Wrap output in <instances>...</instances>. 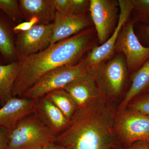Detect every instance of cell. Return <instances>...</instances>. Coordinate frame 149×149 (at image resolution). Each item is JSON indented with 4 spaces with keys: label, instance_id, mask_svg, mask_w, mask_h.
<instances>
[{
    "label": "cell",
    "instance_id": "1",
    "mask_svg": "<svg viewBox=\"0 0 149 149\" xmlns=\"http://www.w3.org/2000/svg\"><path fill=\"white\" fill-rule=\"evenodd\" d=\"M95 29L86 28L69 38L50 45L43 50L19 59V71L13 97L20 98L44 74L56 68L77 64L96 47Z\"/></svg>",
    "mask_w": 149,
    "mask_h": 149
},
{
    "label": "cell",
    "instance_id": "2",
    "mask_svg": "<svg viewBox=\"0 0 149 149\" xmlns=\"http://www.w3.org/2000/svg\"><path fill=\"white\" fill-rule=\"evenodd\" d=\"M111 101L100 96L77 109L56 143L68 149H111L116 147L113 124L116 110Z\"/></svg>",
    "mask_w": 149,
    "mask_h": 149
},
{
    "label": "cell",
    "instance_id": "3",
    "mask_svg": "<svg viewBox=\"0 0 149 149\" xmlns=\"http://www.w3.org/2000/svg\"><path fill=\"white\" fill-rule=\"evenodd\" d=\"M88 71L95 79L101 95L111 101L123 93L129 74L122 53L115 54L111 58L90 68Z\"/></svg>",
    "mask_w": 149,
    "mask_h": 149
},
{
    "label": "cell",
    "instance_id": "4",
    "mask_svg": "<svg viewBox=\"0 0 149 149\" xmlns=\"http://www.w3.org/2000/svg\"><path fill=\"white\" fill-rule=\"evenodd\" d=\"M57 136L33 113L9 132L7 149H44L55 143Z\"/></svg>",
    "mask_w": 149,
    "mask_h": 149
},
{
    "label": "cell",
    "instance_id": "5",
    "mask_svg": "<svg viewBox=\"0 0 149 149\" xmlns=\"http://www.w3.org/2000/svg\"><path fill=\"white\" fill-rule=\"evenodd\" d=\"M89 68L83 58L77 64L53 70L42 76L20 97L38 100L52 91L63 89L74 79L88 72Z\"/></svg>",
    "mask_w": 149,
    "mask_h": 149
},
{
    "label": "cell",
    "instance_id": "6",
    "mask_svg": "<svg viewBox=\"0 0 149 149\" xmlns=\"http://www.w3.org/2000/svg\"><path fill=\"white\" fill-rule=\"evenodd\" d=\"M113 131L126 147L139 141L149 140V116L126 108L116 111Z\"/></svg>",
    "mask_w": 149,
    "mask_h": 149
},
{
    "label": "cell",
    "instance_id": "7",
    "mask_svg": "<svg viewBox=\"0 0 149 149\" xmlns=\"http://www.w3.org/2000/svg\"><path fill=\"white\" fill-rule=\"evenodd\" d=\"M134 24L130 18L123 24L114 48V54L122 53L124 55L131 75L149 59V47H145L140 42L135 32Z\"/></svg>",
    "mask_w": 149,
    "mask_h": 149
},
{
    "label": "cell",
    "instance_id": "8",
    "mask_svg": "<svg viewBox=\"0 0 149 149\" xmlns=\"http://www.w3.org/2000/svg\"><path fill=\"white\" fill-rule=\"evenodd\" d=\"M89 12L100 45L114 34L119 20L120 8L116 0H90Z\"/></svg>",
    "mask_w": 149,
    "mask_h": 149
},
{
    "label": "cell",
    "instance_id": "9",
    "mask_svg": "<svg viewBox=\"0 0 149 149\" xmlns=\"http://www.w3.org/2000/svg\"><path fill=\"white\" fill-rule=\"evenodd\" d=\"M53 24H35L27 31L17 33L15 46L18 59L34 54L51 45Z\"/></svg>",
    "mask_w": 149,
    "mask_h": 149
},
{
    "label": "cell",
    "instance_id": "10",
    "mask_svg": "<svg viewBox=\"0 0 149 149\" xmlns=\"http://www.w3.org/2000/svg\"><path fill=\"white\" fill-rule=\"evenodd\" d=\"M120 14L113 35L105 43L96 46L88 53L84 60L89 68L99 64L114 55V48L119 32L123 24L130 18L133 8V0H118Z\"/></svg>",
    "mask_w": 149,
    "mask_h": 149
},
{
    "label": "cell",
    "instance_id": "11",
    "mask_svg": "<svg viewBox=\"0 0 149 149\" xmlns=\"http://www.w3.org/2000/svg\"><path fill=\"white\" fill-rule=\"evenodd\" d=\"M51 45L76 35L93 27L92 19L87 14H61L56 12L53 23Z\"/></svg>",
    "mask_w": 149,
    "mask_h": 149
},
{
    "label": "cell",
    "instance_id": "12",
    "mask_svg": "<svg viewBox=\"0 0 149 149\" xmlns=\"http://www.w3.org/2000/svg\"><path fill=\"white\" fill-rule=\"evenodd\" d=\"M37 102L13 97L0 109V126L10 132L23 118L34 113Z\"/></svg>",
    "mask_w": 149,
    "mask_h": 149
},
{
    "label": "cell",
    "instance_id": "13",
    "mask_svg": "<svg viewBox=\"0 0 149 149\" xmlns=\"http://www.w3.org/2000/svg\"><path fill=\"white\" fill-rule=\"evenodd\" d=\"M88 70L63 89L72 96L78 108L85 106L101 95L95 79Z\"/></svg>",
    "mask_w": 149,
    "mask_h": 149
},
{
    "label": "cell",
    "instance_id": "14",
    "mask_svg": "<svg viewBox=\"0 0 149 149\" xmlns=\"http://www.w3.org/2000/svg\"><path fill=\"white\" fill-rule=\"evenodd\" d=\"M34 113L57 135L63 131L69 123L70 120L61 111L45 96L37 100Z\"/></svg>",
    "mask_w": 149,
    "mask_h": 149
},
{
    "label": "cell",
    "instance_id": "15",
    "mask_svg": "<svg viewBox=\"0 0 149 149\" xmlns=\"http://www.w3.org/2000/svg\"><path fill=\"white\" fill-rule=\"evenodd\" d=\"M18 3L22 15L27 21L35 17L39 24H50L54 20L56 10L54 0H20Z\"/></svg>",
    "mask_w": 149,
    "mask_h": 149
},
{
    "label": "cell",
    "instance_id": "16",
    "mask_svg": "<svg viewBox=\"0 0 149 149\" xmlns=\"http://www.w3.org/2000/svg\"><path fill=\"white\" fill-rule=\"evenodd\" d=\"M13 22L0 11V54L9 63L18 59L13 36Z\"/></svg>",
    "mask_w": 149,
    "mask_h": 149
},
{
    "label": "cell",
    "instance_id": "17",
    "mask_svg": "<svg viewBox=\"0 0 149 149\" xmlns=\"http://www.w3.org/2000/svg\"><path fill=\"white\" fill-rule=\"evenodd\" d=\"M131 84L116 111H121L127 108L132 99L149 89V59L140 69L131 75Z\"/></svg>",
    "mask_w": 149,
    "mask_h": 149
},
{
    "label": "cell",
    "instance_id": "18",
    "mask_svg": "<svg viewBox=\"0 0 149 149\" xmlns=\"http://www.w3.org/2000/svg\"><path fill=\"white\" fill-rule=\"evenodd\" d=\"M19 68V61L0 64V105L1 107L13 97L14 84Z\"/></svg>",
    "mask_w": 149,
    "mask_h": 149
},
{
    "label": "cell",
    "instance_id": "19",
    "mask_svg": "<svg viewBox=\"0 0 149 149\" xmlns=\"http://www.w3.org/2000/svg\"><path fill=\"white\" fill-rule=\"evenodd\" d=\"M45 97L60 110L69 120L78 109L72 96L64 89L52 91Z\"/></svg>",
    "mask_w": 149,
    "mask_h": 149
},
{
    "label": "cell",
    "instance_id": "20",
    "mask_svg": "<svg viewBox=\"0 0 149 149\" xmlns=\"http://www.w3.org/2000/svg\"><path fill=\"white\" fill-rule=\"evenodd\" d=\"M130 19L135 23L149 26V0H133Z\"/></svg>",
    "mask_w": 149,
    "mask_h": 149
},
{
    "label": "cell",
    "instance_id": "21",
    "mask_svg": "<svg viewBox=\"0 0 149 149\" xmlns=\"http://www.w3.org/2000/svg\"><path fill=\"white\" fill-rule=\"evenodd\" d=\"M0 11L6 15L14 23L19 22L22 18L18 1L0 0Z\"/></svg>",
    "mask_w": 149,
    "mask_h": 149
},
{
    "label": "cell",
    "instance_id": "22",
    "mask_svg": "<svg viewBox=\"0 0 149 149\" xmlns=\"http://www.w3.org/2000/svg\"><path fill=\"white\" fill-rule=\"evenodd\" d=\"M126 108L149 116V92L142 93L132 99Z\"/></svg>",
    "mask_w": 149,
    "mask_h": 149
},
{
    "label": "cell",
    "instance_id": "23",
    "mask_svg": "<svg viewBox=\"0 0 149 149\" xmlns=\"http://www.w3.org/2000/svg\"><path fill=\"white\" fill-rule=\"evenodd\" d=\"M90 5L88 0H70L68 14H87Z\"/></svg>",
    "mask_w": 149,
    "mask_h": 149
},
{
    "label": "cell",
    "instance_id": "24",
    "mask_svg": "<svg viewBox=\"0 0 149 149\" xmlns=\"http://www.w3.org/2000/svg\"><path fill=\"white\" fill-rule=\"evenodd\" d=\"M138 27V38L141 44L145 47H149V26L135 23Z\"/></svg>",
    "mask_w": 149,
    "mask_h": 149
},
{
    "label": "cell",
    "instance_id": "25",
    "mask_svg": "<svg viewBox=\"0 0 149 149\" xmlns=\"http://www.w3.org/2000/svg\"><path fill=\"white\" fill-rule=\"evenodd\" d=\"M39 24L38 19L35 17L31 18L29 21L21 22L14 26L13 30L14 33L24 32L31 29L34 25Z\"/></svg>",
    "mask_w": 149,
    "mask_h": 149
},
{
    "label": "cell",
    "instance_id": "26",
    "mask_svg": "<svg viewBox=\"0 0 149 149\" xmlns=\"http://www.w3.org/2000/svg\"><path fill=\"white\" fill-rule=\"evenodd\" d=\"M9 132L0 126V149H7Z\"/></svg>",
    "mask_w": 149,
    "mask_h": 149
},
{
    "label": "cell",
    "instance_id": "27",
    "mask_svg": "<svg viewBox=\"0 0 149 149\" xmlns=\"http://www.w3.org/2000/svg\"><path fill=\"white\" fill-rule=\"evenodd\" d=\"M122 149H149V141H139Z\"/></svg>",
    "mask_w": 149,
    "mask_h": 149
},
{
    "label": "cell",
    "instance_id": "28",
    "mask_svg": "<svg viewBox=\"0 0 149 149\" xmlns=\"http://www.w3.org/2000/svg\"><path fill=\"white\" fill-rule=\"evenodd\" d=\"M44 149H68L65 147L62 146L58 144L54 143L48 146Z\"/></svg>",
    "mask_w": 149,
    "mask_h": 149
},
{
    "label": "cell",
    "instance_id": "29",
    "mask_svg": "<svg viewBox=\"0 0 149 149\" xmlns=\"http://www.w3.org/2000/svg\"><path fill=\"white\" fill-rule=\"evenodd\" d=\"M3 60H5L2 56L0 54V64H5L3 63Z\"/></svg>",
    "mask_w": 149,
    "mask_h": 149
},
{
    "label": "cell",
    "instance_id": "30",
    "mask_svg": "<svg viewBox=\"0 0 149 149\" xmlns=\"http://www.w3.org/2000/svg\"><path fill=\"white\" fill-rule=\"evenodd\" d=\"M147 92H149V89L148 90V91H147V92H146V93H147Z\"/></svg>",
    "mask_w": 149,
    "mask_h": 149
},
{
    "label": "cell",
    "instance_id": "31",
    "mask_svg": "<svg viewBox=\"0 0 149 149\" xmlns=\"http://www.w3.org/2000/svg\"></svg>",
    "mask_w": 149,
    "mask_h": 149
}]
</instances>
